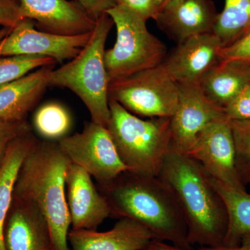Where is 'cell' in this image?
I'll return each mask as SVG.
<instances>
[{
	"label": "cell",
	"mask_w": 250,
	"mask_h": 250,
	"mask_svg": "<svg viewBox=\"0 0 250 250\" xmlns=\"http://www.w3.org/2000/svg\"><path fill=\"white\" fill-rule=\"evenodd\" d=\"M100 191L107 199L111 216L135 220L152 233L154 241L183 250L193 248L188 241L187 223L178 199L159 176L126 171L109 185L100 187Z\"/></svg>",
	"instance_id": "obj_1"
},
{
	"label": "cell",
	"mask_w": 250,
	"mask_h": 250,
	"mask_svg": "<svg viewBox=\"0 0 250 250\" xmlns=\"http://www.w3.org/2000/svg\"><path fill=\"white\" fill-rule=\"evenodd\" d=\"M159 177L170 186L178 199L190 246H223L228 228V210L200 164L179 152L172 143Z\"/></svg>",
	"instance_id": "obj_2"
},
{
	"label": "cell",
	"mask_w": 250,
	"mask_h": 250,
	"mask_svg": "<svg viewBox=\"0 0 250 250\" xmlns=\"http://www.w3.org/2000/svg\"><path fill=\"white\" fill-rule=\"evenodd\" d=\"M70 163L57 141L39 140L24 159L15 184L14 196L34 202L45 215L54 250H70L65 187Z\"/></svg>",
	"instance_id": "obj_3"
},
{
	"label": "cell",
	"mask_w": 250,
	"mask_h": 250,
	"mask_svg": "<svg viewBox=\"0 0 250 250\" xmlns=\"http://www.w3.org/2000/svg\"><path fill=\"white\" fill-rule=\"evenodd\" d=\"M113 25L107 14L97 20L86 45L70 62L53 69L48 79L49 86L66 88L77 95L89 111L91 121L105 127L110 118L105 44Z\"/></svg>",
	"instance_id": "obj_4"
},
{
	"label": "cell",
	"mask_w": 250,
	"mask_h": 250,
	"mask_svg": "<svg viewBox=\"0 0 250 250\" xmlns=\"http://www.w3.org/2000/svg\"><path fill=\"white\" fill-rule=\"evenodd\" d=\"M107 128L122 160L130 171L159 176L172 146L170 118L143 120L108 100Z\"/></svg>",
	"instance_id": "obj_5"
},
{
	"label": "cell",
	"mask_w": 250,
	"mask_h": 250,
	"mask_svg": "<svg viewBox=\"0 0 250 250\" xmlns=\"http://www.w3.org/2000/svg\"><path fill=\"white\" fill-rule=\"evenodd\" d=\"M106 14L116 25V43L105 51L109 80L129 76L159 66L167 54L162 41L148 30L147 21L136 13L116 5Z\"/></svg>",
	"instance_id": "obj_6"
},
{
	"label": "cell",
	"mask_w": 250,
	"mask_h": 250,
	"mask_svg": "<svg viewBox=\"0 0 250 250\" xmlns=\"http://www.w3.org/2000/svg\"><path fill=\"white\" fill-rule=\"evenodd\" d=\"M179 86L159 66L110 81L108 100L147 118H171L178 104Z\"/></svg>",
	"instance_id": "obj_7"
},
{
	"label": "cell",
	"mask_w": 250,
	"mask_h": 250,
	"mask_svg": "<svg viewBox=\"0 0 250 250\" xmlns=\"http://www.w3.org/2000/svg\"><path fill=\"white\" fill-rule=\"evenodd\" d=\"M72 164L84 169L100 187L112 183L130 171L119 155L107 128L90 122L81 132L67 135L57 141Z\"/></svg>",
	"instance_id": "obj_8"
},
{
	"label": "cell",
	"mask_w": 250,
	"mask_h": 250,
	"mask_svg": "<svg viewBox=\"0 0 250 250\" xmlns=\"http://www.w3.org/2000/svg\"><path fill=\"white\" fill-rule=\"evenodd\" d=\"M35 27V22L31 20H21L0 41V57L37 56L62 62L75 58L86 45L92 34L59 35L37 30Z\"/></svg>",
	"instance_id": "obj_9"
},
{
	"label": "cell",
	"mask_w": 250,
	"mask_h": 250,
	"mask_svg": "<svg viewBox=\"0 0 250 250\" xmlns=\"http://www.w3.org/2000/svg\"><path fill=\"white\" fill-rule=\"evenodd\" d=\"M211 178L237 190L247 191L235 167V149L230 121L225 118L208 125L187 153Z\"/></svg>",
	"instance_id": "obj_10"
},
{
	"label": "cell",
	"mask_w": 250,
	"mask_h": 250,
	"mask_svg": "<svg viewBox=\"0 0 250 250\" xmlns=\"http://www.w3.org/2000/svg\"><path fill=\"white\" fill-rule=\"evenodd\" d=\"M178 84V104L170 118L171 134L176 149L187 154L204 129L227 117L224 108L212 103L199 84Z\"/></svg>",
	"instance_id": "obj_11"
},
{
	"label": "cell",
	"mask_w": 250,
	"mask_h": 250,
	"mask_svg": "<svg viewBox=\"0 0 250 250\" xmlns=\"http://www.w3.org/2000/svg\"><path fill=\"white\" fill-rule=\"evenodd\" d=\"M222 47L214 33L199 34L177 44L161 65L177 83L198 84L204 75L220 62Z\"/></svg>",
	"instance_id": "obj_12"
},
{
	"label": "cell",
	"mask_w": 250,
	"mask_h": 250,
	"mask_svg": "<svg viewBox=\"0 0 250 250\" xmlns=\"http://www.w3.org/2000/svg\"><path fill=\"white\" fill-rule=\"evenodd\" d=\"M65 187L72 229L97 230L111 216L107 199L97 188L91 176L72 162L67 167Z\"/></svg>",
	"instance_id": "obj_13"
},
{
	"label": "cell",
	"mask_w": 250,
	"mask_h": 250,
	"mask_svg": "<svg viewBox=\"0 0 250 250\" xmlns=\"http://www.w3.org/2000/svg\"><path fill=\"white\" fill-rule=\"evenodd\" d=\"M23 18L35 22L39 30L75 36L92 32L95 22L76 1L67 0H19Z\"/></svg>",
	"instance_id": "obj_14"
},
{
	"label": "cell",
	"mask_w": 250,
	"mask_h": 250,
	"mask_svg": "<svg viewBox=\"0 0 250 250\" xmlns=\"http://www.w3.org/2000/svg\"><path fill=\"white\" fill-rule=\"evenodd\" d=\"M6 250H54L45 215L34 202L13 197L4 228Z\"/></svg>",
	"instance_id": "obj_15"
},
{
	"label": "cell",
	"mask_w": 250,
	"mask_h": 250,
	"mask_svg": "<svg viewBox=\"0 0 250 250\" xmlns=\"http://www.w3.org/2000/svg\"><path fill=\"white\" fill-rule=\"evenodd\" d=\"M218 15L212 0H172L161 8L155 21L179 44L192 36L213 32Z\"/></svg>",
	"instance_id": "obj_16"
},
{
	"label": "cell",
	"mask_w": 250,
	"mask_h": 250,
	"mask_svg": "<svg viewBox=\"0 0 250 250\" xmlns=\"http://www.w3.org/2000/svg\"><path fill=\"white\" fill-rule=\"evenodd\" d=\"M154 241L152 233L131 219L122 218L111 229H71L68 243L72 250H142Z\"/></svg>",
	"instance_id": "obj_17"
},
{
	"label": "cell",
	"mask_w": 250,
	"mask_h": 250,
	"mask_svg": "<svg viewBox=\"0 0 250 250\" xmlns=\"http://www.w3.org/2000/svg\"><path fill=\"white\" fill-rule=\"evenodd\" d=\"M54 65H47L0 85V121H27V118L49 86V75Z\"/></svg>",
	"instance_id": "obj_18"
},
{
	"label": "cell",
	"mask_w": 250,
	"mask_h": 250,
	"mask_svg": "<svg viewBox=\"0 0 250 250\" xmlns=\"http://www.w3.org/2000/svg\"><path fill=\"white\" fill-rule=\"evenodd\" d=\"M198 84L212 103L224 108L250 84V62L239 59L220 60Z\"/></svg>",
	"instance_id": "obj_19"
},
{
	"label": "cell",
	"mask_w": 250,
	"mask_h": 250,
	"mask_svg": "<svg viewBox=\"0 0 250 250\" xmlns=\"http://www.w3.org/2000/svg\"><path fill=\"white\" fill-rule=\"evenodd\" d=\"M39 141L32 131L19 136L10 143L0 161V250H6L4 242V224L12 203L20 169Z\"/></svg>",
	"instance_id": "obj_20"
},
{
	"label": "cell",
	"mask_w": 250,
	"mask_h": 250,
	"mask_svg": "<svg viewBox=\"0 0 250 250\" xmlns=\"http://www.w3.org/2000/svg\"><path fill=\"white\" fill-rule=\"evenodd\" d=\"M228 210L229 223L223 246H234L243 234L250 231V193L227 187L210 177Z\"/></svg>",
	"instance_id": "obj_21"
},
{
	"label": "cell",
	"mask_w": 250,
	"mask_h": 250,
	"mask_svg": "<svg viewBox=\"0 0 250 250\" xmlns=\"http://www.w3.org/2000/svg\"><path fill=\"white\" fill-rule=\"evenodd\" d=\"M250 31V0H225L213 33L223 47L231 45Z\"/></svg>",
	"instance_id": "obj_22"
},
{
	"label": "cell",
	"mask_w": 250,
	"mask_h": 250,
	"mask_svg": "<svg viewBox=\"0 0 250 250\" xmlns=\"http://www.w3.org/2000/svg\"><path fill=\"white\" fill-rule=\"evenodd\" d=\"M36 132L48 141H58L67 136L71 129L72 118L66 108L58 103L41 106L33 118Z\"/></svg>",
	"instance_id": "obj_23"
},
{
	"label": "cell",
	"mask_w": 250,
	"mask_h": 250,
	"mask_svg": "<svg viewBox=\"0 0 250 250\" xmlns=\"http://www.w3.org/2000/svg\"><path fill=\"white\" fill-rule=\"evenodd\" d=\"M54 59L37 56L0 57V85L18 80L36 69L55 65Z\"/></svg>",
	"instance_id": "obj_24"
},
{
	"label": "cell",
	"mask_w": 250,
	"mask_h": 250,
	"mask_svg": "<svg viewBox=\"0 0 250 250\" xmlns=\"http://www.w3.org/2000/svg\"><path fill=\"white\" fill-rule=\"evenodd\" d=\"M230 125L234 143L237 175L247 188L250 185V121H231Z\"/></svg>",
	"instance_id": "obj_25"
},
{
	"label": "cell",
	"mask_w": 250,
	"mask_h": 250,
	"mask_svg": "<svg viewBox=\"0 0 250 250\" xmlns=\"http://www.w3.org/2000/svg\"><path fill=\"white\" fill-rule=\"evenodd\" d=\"M31 131L32 127L27 121H0V161L10 143L19 136Z\"/></svg>",
	"instance_id": "obj_26"
},
{
	"label": "cell",
	"mask_w": 250,
	"mask_h": 250,
	"mask_svg": "<svg viewBox=\"0 0 250 250\" xmlns=\"http://www.w3.org/2000/svg\"><path fill=\"white\" fill-rule=\"evenodd\" d=\"M229 121H250V84L224 108Z\"/></svg>",
	"instance_id": "obj_27"
},
{
	"label": "cell",
	"mask_w": 250,
	"mask_h": 250,
	"mask_svg": "<svg viewBox=\"0 0 250 250\" xmlns=\"http://www.w3.org/2000/svg\"><path fill=\"white\" fill-rule=\"evenodd\" d=\"M116 5L127 8L146 21H155L160 11L159 0H115Z\"/></svg>",
	"instance_id": "obj_28"
},
{
	"label": "cell",
	"mask_w": 250,
	"mask_h": 250,
	"mask_svg": "<svg viewBox=\"0 0 250 250\" xmlns=\"http://www.w3.org/2000/svg\"><path fill=\"white\" fill-rule=\"evenodd\" d=\"M220 59H239L250 62V31L231 45L222 47Z\"/></svg>",
	"instance_id": "obj_29"
},
{
	"label": "cell",
	"mask_w": 250,
	"mask_h": 250,
	"mask_svg": "<svg viewBox=\"0 0 250 250\" xmlns=\"http://www.w3.org/2000/svg\"><path fill=\"white\" fill-rule=\"evenodd\" d=\"M22 19L19 0H0V25L13 28Z\"/></svg>",
	"instance_id": "obj_30"
},
{
	"label": "cell",
	"mask_w": 250,
	"mask_h": 250,
	"mask_svg": "<svg viewBox=\"0 0 250 250\" xmlns=\"http://www.w3.org/2000/svg\"><path fill=\"white\" fill-rule=\"evenodd\" d=\"M80 4L89 15L90 17L96 21L106 14L108 10L116 6L115 0H73Z\"/></svg>",
	"instance_id": "obj_31"
},
{
	"label": "cell",
	"mask_w": 250,
	"mask_h": 250,
	"mask_svg": "<svg viewBox=\"0 0 250 250\" xmlns=\"http://www.w3.org/2000/svg\"><path fill=\"white\" fill-rule=\"evenodd\" d=\"M189 250H250V231L241 237V241L234 246L198 247Z\"/></svg>",
	"instance_id": "obj_32"
},
{
	"label": "cell",
	"mask_w": 250,
	"mask_h": 250,
	"mask_svg": "<svg viewBox=\"0 0 250 250\" xmlns=\"http://www.w3.org/2000/svg\"><path fill=\"white\" fill-rule=\"evenodd\" d=\"M152 246L154 250H183L172 246L170 243L162 241H154L152 242Z\"/></svg>",
	"instance_id": "obj_33"
},
{
	"label": "cell",
	"mask_w": 250,
	"mask_h": 250,
	"mask_svg": "<svg viewBox=\"0 0 250 250\" xmlns=\"http://www.w3.org/2000/svg\"><path fill=\"white\" fill-rule=\"evenodd\" d=\"M11 29V28L9 27H2L1 29H0V41L9 34Z\"/></svg>",
	"instance_id": "obj_34"
},
{
	"label": "cell",
	"mask_w": 250,
	"mask_h": 250,
	"mask_svg": "<svg viewBox=\"0 0 250 250\" xmlns=\"http://www.w3.org/2000/svg\"><path fill=\"white\" fill-rule=\"evenodd\" d=\"M171 1H172V0H159V4H160V9L163 6H165L166 4H167V3L170 2Z\"/></svg>",
	"instance_id": "obj_35"
},
{
	"label": "cell",
	"mask_w": 250,
	"mask_h": 250,
	"mask_svg": "<svg viewBox=\"0 0 250 250\" xmlns=\"http://www.w3.org/2000/svg\"><path fill=\"white\" fill-rule=\"evenodd\" d=\"M152 243H151L150 246H149V247H147V248H146V249L142 250H153V248H152Z\"/></svg>",
	"instance_id": "obj_36"
}]
</instances>
